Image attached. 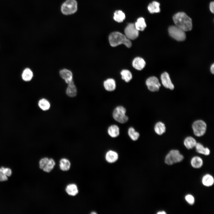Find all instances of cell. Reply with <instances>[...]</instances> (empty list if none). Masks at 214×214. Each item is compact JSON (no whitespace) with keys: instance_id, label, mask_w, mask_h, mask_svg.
<instances>
[{"instance_id":"cell-11","label":"cell","mask_w":214,"mask_h":214,"mask_svg":"<svg viewBox=\"0 0 214 214\" xmlns=\"http://www.w3.org/2000/svg\"><path fill=\"white\" fill-rule=\"evenodd\" d=\"M161 80L162 84L165 88L173 90L174 86L170 79L168 73L165 72L163 73L161 75Z\"/></svg>"},{"instance_id":"cell-37","label":"cell","mask_w":214,"mask_h":214,"mask_svg":"<svg viewBox=\"0 0 214 214\" xmlns=\"http://www.w3.org/2000/svg\"><path fill=\"white\" fill-rule=\"evenodd\" d=\"M91 213V214H96V213L95 212H92Z\"/></svg>"},{"instance_id":"cell-8","label":"cell","mask_w":214,"mask_h":214,"mask_svg":"<svg viewBox=\"0 0 214 214\" xmlns=\"http://www.w3.org/2000/svg\"><path fill=\"white\" fill-rule=\"evenodd\" d=\"M55 163L52 158H44L41 159L39 161L40 168L46 172H49L53 169Z\"/></svg>"},{"instance_id":"cell-12","label":"cell","mask_w":214,"mask_h":214,"mask_svg":"<svg viewBox=\"0 0 214 214\" xmlns=\"http://www.w3.org/2000/svg\"><path fill=\"white\" fill-rule=\"evenodd\" d=\"M59 75L61 77L67 84L73 81V74L70 70L64 69L59 71Z\"/></svg>"},{"instance_id":"cell-27","label":"cell","mask_w":214,"mask_h":214,"mask_svg":"<svg viewBox=\"0 0 214 214\" xmlns=\"http://www.w3.org/2000/svg\"><path fill=\"white\" fill-rule=\"evenodd\" d=\"M60 169L64 171H68L70 167V163L69 160L65 158L61 159L59 161Z\"/></svg>"},{"instance_id":"cell-32","label":"cell","mask_w":214,"mask_h":214,"mask_svg":"<svg viewBox=\"0 0 214 214\" xmlns=\"http://www.w3.org/2000/svg\"><path fill=\"white\" fill-rule=\"evenodd\" d=\"M4 168L2 167L0 168V181H3L7 180L8 178L4 170Z\"/></svg>"},{"instance_id":"cell-19","label":"cell","mask_w":214,"mask_h":214,"mask_svg":"<svg viewBox=\"0 0 214 214\" xmlns=\"http://www.w3.org/2000/svg\"><path fill=\"white\" fill-rule=\"evenodd\" d=\"M67 193L69 195L74 196L78 192L77 186L75 184H70L68 185L65 188Z\"/></svg>"},{"instance_id":"cell-22","label":"cell","mask_w":214,"mask_h":214,"mask_svg":"<svg viewBox=\"0 0 214 214\" xmlns=\"http://www.w3.org/2000/svg\"><path fill=\"white\" fill-rule=\"evenodd\" d=\"M197 152L204 155H207L210 154V150L207 147H205L200 143H196L195 146Z\"/></svg>"},{"instance_id":"cell-33","label":"cell","mask_w":214,"mask_h":214,"mask_svg":"<svg viewBox=\"0 0 214 214\" xmlns=\"http://www.w3.org/2000/svg\"><path fill=\"white\" fill-rule=\"evenodd\" d=\"M185 199L187 202L190 204H193L195 202V199L194 197L191 194L186 195Z\"/></svg>"},{"instance_id":"cell-3","label":"cell","mask_w":214,"mask_h":214,"mask_svg":"<svg viewBox=\"0 0 214 214\" xmlns=\"http://www.w3.org/2000/svg\"><path fill=\"white\" fill-rule=\"evenodd\" d=\"M126 110L124 106H118L114 109L112 113V117L117 122L124 124L128 120V117L126 115Z\"/></svg>"},{"instance_id":"cell-1","label":"cell","mask_w":214,"mask_h":214,"mask_svg":"<svg viewBox=\"0 0 214 214\" xmlns=\"http://www.w3.org/2000/svg\"><path fill=\"white\" fill-rule=\"evenodd\" d=\"M173 20L175 25L185 32L189 31L192 29V20L184 12H180L175 14Z\"/></svg>"},{"instance_id":"cell-18","label":"cell","mask_w":214,"mask_h":214,"mask_svg":"<svg viewBox=\"0 0 214 214\" xmlns=\"http://www.w3.org/2000/svg\"><path fill=\"white\" fill-rule=\"evenodd\" d=\"M196 143L195 139L190 136L186 137L184 141V144L188 149H192L195 147Z\"/></svg>"},{"instance_id":"cell-24","label":"cell","mask_w":214,"mask_h":214,"mask_svg":"<svg viewBox=\"0 0 214 214\" xmlns=\"http://www.w3.org/2000/svg\"><path fill=\"white\" fill-rule=\"evenodd\" d=\"M202 182L204 185L209 187L212 186L213 184L214 179L212 175L208 174L203 176L202 178Z\"/></svg>"},{"instance_id":"cell-13","label":"cell","mask_w":214,"mask_h":214,"mask_svg":"<svg viewBox=\"0 0 214 214\" xmlns=\"http://www.w3.org/2000/svg\"><path fill=\"white\" fill-rule=\"evenodd\" d=\"M107 133L109 136L111 137L112 138H117L119 135V128L116 125H111L108 128Z\"/></svg>"},{"instance_id":"cell-29","label":"cell","mask_w":214,"mask_h":214,"mask_svg":"<svg viewBox=\"0 0 214 214\" xmlns=\"http://www.w3.org/2000/svg\"><path fill=\"white\" fill-rule=\"evenodd\" d=\"M134 24L136 29L139 31H143L146 27L144 19L142 17L138 18Z\"/></svg>"},{"instance_id":"cell-5","label":"cell","mask_w":214,"mask_h":214,"mask_svg":"<svg viewBox=\"0 0 214 214\" xmlns=\"http://www.w3.org/2000/svg\"><path fill=\"white\" fill-rule=\"evenodd\" d=\"M168 32L170 36L178 41H183L186 39L185 32L176 25L170 26Z\"/></svg>"},{"instance_id":"cell-21","label":"cell","mask_w":214,"mask_h":214,"mask_svg":"<svg viewBox=\"0 0 214 214\" xmlns=\"http://www.w3.org/2000/svg\"><path fill=\"white\" fill-rule=\"evenodd\" d=\"M118 158L117 153L115 152L110 150L107 152L106 155V160L109 163H113L116 161Z\"/></svg>"},{"instance_id":"cell-34","label":"cell","mask_w":214,"mask_h":214,"mask_svg":"<svg viewBox=\"0 0 214 214\" xmlns=\"http://www.w3.org/2000/svg\"><path fill=\"white\" fill-rule=\"evenodd\" d=\"M210 9L211 12L214 13V2H211L210 5Z\"/></svg>"},{"instance_id":"cell-15","label":"cell","mask_w":214,"mask_h":214,"mask_svg":"<svg viewBox=\"0 0 214 214\" xmlns=\"http://www.w3.org/2000/svg\"><path fill=\"white\" fill-rule=\"evenodd\" d=\"M67 84L66 91L67 95L70 97H75L77 95V89L73 81Z\"/></svg>"},{"instance_id":"cell-30","label":"cell","mask_w":214,"mask_h":214,"mask_svg":"<svg viewBox=\"0 0 214 214\" xmlns=\"http://www.w3.org/2000/svg\"><path fill=\"white\" fill-rule=\"evenodd\" d=\"M113 18L115 21L119 23H121L125 19V16L122 11L118 10L114 12Z\"/></svg>"},{"instance_id":"cell-10","label":"cell","mask_w":214,"mask_h":214,"mask_svg":"<svg viewBox=\"0 0 214 214\" xmlns=\"http://www.w3.org/2000/svg\"><path fill=\"white\" fill-rule=\"evenodd\" d=\"M146 84L148 89L153 92L158 91L161 86L158 78L154 76L148 78Z\"/></svg>"},{"instance_id":"cell-17","label":"cell","mask_w":214,"mask_h":214,"mask_svg":"<svg viewBox=\"0 0 214 214\" xmlns=\"http://www.w3.org/2000/svg\"><path fill=\"white\" fill-rule=\"evenodd\" d=\"M103 85L105 89L109 92L114 91L116 87L115 81L112 78H108L105 81Z\"/></svg>"},{"instance_id":"cell-25","label":"cell","mask_w":214,"mask_h":214,"mask_svg":"<svg viewBox=\"0 0 214 214\" xmlns=\"http://www.w3.org/2000/svg\"><path fill=\"white\" fill-rule=\"evenodd\" d=\"M203 161L202 159L199 156H194L191 160V164L192 166L196 169L199 168L202 166Z\"/></svg>"},{"instance_id":"cell-23","label":"cell","mask_w":214,"mask_h":214,"mask_svg":"<svg viewBox=\"0 0 214 214\" xmlns=\"http://www.w3.org/2000/svg\"><path fill=\"white\" fill-rule=\"evenodd\" d=\"M128 134L130 138L133 141L137 140L140 136L139 133L132 127L128 128Z\"/></svg>"},{"instance_id":"cell-14","label":"cell","mask_w":214,"mask_h":214,"mask_svg":"<svg viewBox=\"0 0 214 214\" xmlns=\"http://www.w3.org/2000/svg\"><path fill=\"white\" fill-rule=\"evenodd\" d=\"M146 63L144 59L140 57L135 58L133 60L132 65L136 69L141 70L145 67Z\"/></svg>"},{"instance_id":"cell-20","label":"cell","mask_w":214,"mask_h":214,"mask_svg":"<svg viewBox=\"0 0 214 214\" xmlns=\"http://www.w3.org/2000/svg\"><path fill=\"white\" fill-rule=\"evenodd\" d=\"M154 129L156 134L161 135L165 132L166 127L164 123L161 122H158L155 125Z\"/></svg>"},{"instance_id":"cell-16","label":"cell","mask_w":214,"mask_h":214,"mask_svg":"<svg viewBox=\"0 0 214 214\" xmlns=\"http://www.w3.org/2000/svg\"><path fill=\"white\" fill-rule=\"evenodd\" d=\"M22 80L26 82L31 81L33 77V73L32 70L29 68H26L23 71L21 74Z\"/></svg>"},{"instance_id":"cell-28","label":"cell","mask_w":214,"mask_h":214,"mask_svg":"<svg viewBox=\"0 0 214 214\" xmlns=\"http://www.w3.org/2000/svg\"><path fill=\"white\" fill-rule=\"evenodd\" d=\"M38 106L39 108L43 111H47L50 107V103L49 101L45 98L40 99L38 102Z\"/></svg>"},{"instance_id":"cell-6","label":"cell","mask_w":214,"mask_h":214,"mask_svg":"<svg viewBox=\"0 0 214 214\" xmlns=\"http://www.w3.org/2000/svg\"><path fill=\"white\" fill-rule=\"evenodd\" d=\"M192 127L194 134L197 137L203 136L206 132L207 128L206 123L202 120L194 121Z\"/></svg>"},{"instance_id":"cell-35","label":"cell","mask_w":214,"mask_h":214,"mask_svg":"<svg viewBox=\"0 0 214 214\" xmlns=\"http://www.w3.org/2000/svg\"><path fill=\"white\" fill-rule=\"evenodd\" d=\"M210 71L211 72V73L213 74L214 73V64H213L211 66V67H210Z\"/></svg>"},{"instance_id":"cell-2","label":"cell","mask_w":214,"mask_h":214,"mask_svg":"<svg viewBox=\"0 0 214 214\" xmlns=\"http://www.w3.org/2000/svg\"><path fill=\"white\" fill-rule=\"evenodd\" d=\"M108 39L110 45L112 47L123 44L128 48H130L132 45L130 40L127 38L125 35L119 32L112 33L110 34Z\"/></svg>"},{"instance_id":"cell-7","label":"cell","mask_w":214,"mask_h":214,"mask_svg":"<svg viewBox=\"0 0 214 214\" xmlns=\"http://www.w3.org/2000/svg\"><path fill=\"white\" fill-rule=\"evenodd\" d=\"M77 9V4L75 0H67L62 4L61 7L62 13L65 15L74 13Z\"/></svg>"},{"instance_id":"cell-26","label":"cell","mask_w":214,"mask_h":214,"mask_svg":"<svg viewBox=\"0 0 214 214\" xmlns=\"http://www.w3.org/2000/svg\"><path fill=\"white\" fill-rule=\"evenodd\" d=\"M160 4L156 1H153L148 6V9L150 13H153L160 12Z\"/></svg>"},{"instance_id":"cell-31","label":"cell","mask_w":214,"mask_h":214,"mask_svg":"<svg viewBox=\"0 0 214 214\" xmlns=\"http://www.w3.org/2000/svg\"><path fill=\"white\" fill-rule=\"evenodd\" d=\"M122 78L127 82H129L132 78V75L131 72L127 70H123L121 72Z\"/></svg>"},{"instance_id":"cell-36","label":"cell","mask_w":214,"mask_h":214,"mask_svg":"<svg viewBox=\"0 0 214 214\" xmlns=\"http://www.w3.org/2000/svg\"><path fill=\"white\" fill-rule=\"evenodd\" d=\"M158 214H166V213L164 211H160L158 212L157 213Z\"/></svg>"},{"instance_id":"cell-9","label":"cell","mask_w":214,"mask_h":214,"mask_svg":"<svg viewBox=\"0 0 214 214\" xmlns=\"http://www.w3.org/2000/svg\"><path fill=\"white\" fill-rule=\"evenodd\" d=\"M125 35L130 40H134L139 36V31L136 29L135 24L129 23L124 30Z\"/></svg>"},{"instance_id":"cell-4","label":"cell","mask_w":214,"mask_h":214,"mask_svg":"<svg viewBox=\"0 0 214 214\" xmlns=\"http://www.w3.org/2000/svg\"><path fill=\"white\" fill-rule=\"evenodd\" d=\"M183 159L184 156L178 150H172L166 156L165 162L167 165H172L181 161Z\"/></svg>"}]
</instances>
